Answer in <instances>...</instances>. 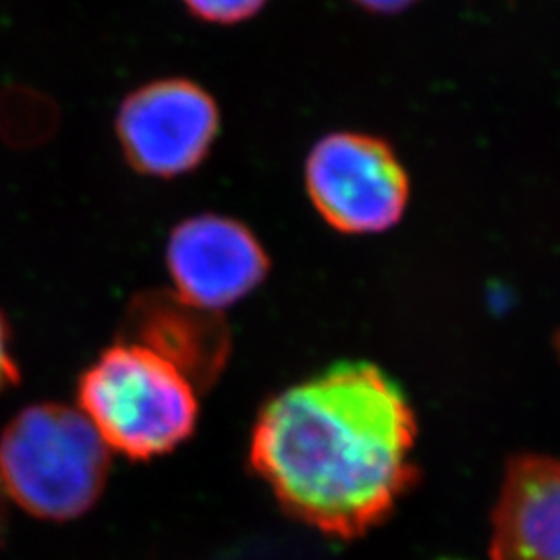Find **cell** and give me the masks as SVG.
<instances>
[{
  "label": "cell",
  "mask_w": 560,
  "mask_h": 560,
  "mask_svg": "<svg viewBox=\"0 0 560 560\" xmlns=\"http://www.w3.org/2000/svg\"><path fill=\"white\" fill-rule=\"evenodd\" d=\"M416 432L399 386L372 363L345 361L261 409L249 460L293 517L355 538L416 480Z\"/></svg>",
  "instance_id": "1"
},
{
  "label": "cell",
  "mask_w": 560,
  "mask_h": 560,
  "mask_svg": "<svg viewBox=\"0 0 560 560\" xmlns=\"http://www.w3.org/2000/svg\"><path fill=\"white\" fill-rule=\"evenodd\" d=\"M78 397L106 446L129 459L171 453L198 423L194 382L138 342L106 349L81 376Z\"/></svg>",
  "instance_id": "2"
},
{
  "label": "cell",
  "mask_w": 560,
  "mask_h": 560,
  "mask_svg": "<svg viewBox=\"0 0 560 560\" xmlns=\"http://www.w3.org/2000/svg\"><path fill=\"white\" fill-rule=\"evenodd\" d=\"M108 446L78 409L34 405L0 434V486L40 520H75L101 499Z\"/></svg>",
  "instance_id": "3"
},
{
  "label": "cell",
  "mask_w": 560,
  "mask_h": 560,
  "mask_svg": "<svg viewBox=\"0 0 560 560\" xmlns=\"http://www.w3.org/2000/svg\"><path fill=\"white\" fill-rule=\"evenodd\" d=\"M310 200L342 233H381L399 222L409 180L384 141L332 133L312 150L305 166Z\"/></svg>",
  "instance_id": "4"
},
{
  "label": "cell",
  "mask_w": 560,
  "mask_h": 560,
  "mask_svg": "<svg viewBox=\"0 0 560 560\" xmlns=\"http://www.w3.org/2000/svg\"><path fill=\"white\" fill-rule=\"evenodd\" d=\"M117 133L140 173L171 179L206 159L219 133V108L191 81H154L122 102Z\"/></svg>",
  "instance_id": "5"
},
{
  "label": "cell",
  "mask_w": 560,
  "mask_h": 560,
  "mask_svg": "<svg viewBox=\"0 0 560 560\" xmlns=\"http://www.w3.org/2000/svg\"><path fill=\"white\" fill-rule=\"evenodd\" d=\"M166 264L180 300L208 312L243 300L268 272V256L254 233L217 214L179 224L168 241Z\"/></svg>",
  "instance_id": "6"
},
{
  "label": "cell",
  "mask_w": 560,
  "mask_h": 560,
  "mask_svg": "<svg viewBox=\"0 0 560 560\" xmlns=\"http://www.w3.org/2000/svg\"><path fill=\"white\" fill-rule=\"evenodd\" d=\"M492 560H560V460L523 455L506 467L492 515Z\"/></svg>",
  "instance_id": "7"
},
{
  "label": "cell",
  "mask_w": 560,
  "mask_h": 560,
  "mask_svg": "<svg viewBox=\"0 0 560 560\" xmlns=\"http://www.w3.org/2000/svg\"><path fill=\"white\" fill-rule=\"evenodd\" d=\"M129 326L138 345L175 363L189 381L206 386L221 374L229 337L217 312L196 307L177 293H152L136 301Z\"/></svg>",
  "instance_id": "8"
},
{
  "label": "cell",
  "mask_w": 560,
  "mask_h": 560,
  "mask_svg": "<svg viewBox=\"0 0 560 560\" xmlns=\"http://www.w3.org/2000/svg\"><path fill=\"white\" fill-rule=\"evenodd\" d=\"M187 9L212 23H240L256 15L266 0H183Z\"/></svg>",
  "instance_id": "9"
},
{
  "label": "cell",
  "mask_w": 560,
  "mask_h": 560,
  "mask_svg": "<svg viewBox=\"0 0 560 560\" xmlns=\"http://www.w3.org/2000/svg\"><path fill=\"white\" fill-rule=\"evenodd\" d=\"M20 381V372L11 353V337H9V326L0 314V393H4L9 386H13Z\"/></svg>",
  "instance_id": "10"
},
{
  "label": "cell",
  "mask_w": 560,
  "mask_h": 560,
  "mask_svg": "<svg viewBox=\"0 0 560 560\" xmlns=\"http://www.w3.org/2000/svg\"><path fill=\"white\" fill-rule=\"evenodd\" d=\"M363 9L376 13H399L402 9L411 7L416 0H355Z\"/></svg>",
  "instance_id": "11"
},
{
  "label": "cell",
  "mask_w": 560,
  "mask_h": 560,
  "mask_svg": "<svg viewBox=\"0 0 560 560\" xmlns=\"http://www.w3.org/2000/svg\"><path fill=\"white\" fill-rule=\"evenodd\" d=\"M2 527H4V506H2V486H0V538H2Z\"/></svg>",
  "instance_id": "12"
}]
</instances>
